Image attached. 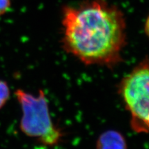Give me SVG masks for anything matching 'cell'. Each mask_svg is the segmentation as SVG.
Returning a JSON list of instances; mask_svg holds the SVG:
<instances>
[{
	"mask_svg": "<svg viewBox=\"0 0 149 149\" xmlns=\"http://www.w3.org/2000/svg\"><path fill=\"white\" fill-rule=\"evenodd\" d=\"M61 46L85 65L111 68L123 61L126 26L122 12L103 0L63 10Z\"/></svg>",
	"mask_w": 149,
	"mask_h": 149,
	"instance_id": "6da1fadb",
	"label": "cell"
},
{
	"mask_svg": "<svg viewBox=\"0 0 149 149\" xmlns=\"http://www.w3.org/2000/svg\"><path fill=\"white\" fill-rule=\"evenodd\" d=\"M118 94L130 115L136 133H149V57L139 62L122 78Z\"/></svg>",
	"mask_w": 149,
	"mask_h": 149,
	"instance_id": "7a4b0ae2",
	"label": "cell"
},
{
	"mask_svg": "<svg viewBox=\"0 0 149 149\" xmlns=\"http://www.w3.org/2000/svg\"><path fill=\"white\" fill-rule=\"evenodd\" d=\"M15 94L22 110V131L44 146H53L59 144L64 133L54 124L45 93L40 90L38 95L35 96L18 89Z\"/></svg>",
	"mask_w": 149,
	"mask_h": 149,
	"instance_id": "3957f363",
	"label": "cell"
},
{
	"mask_svg": "<svg viewBox=\"0 0 149 149\" xmlns=\"http://www.w3.org/2000/svg\"><path fill=\"white\" fill-rule=\"evenodd\" d=\"M96 149H128L126 138L120 132L108 130L99 136Z\"/></svg>",
	"mask_w": 149,
	"mask_h": 149,
	"instance_id": "277c9868",
	"label": "cell"
},
{
	"mask_svg": "<svg viewBox=\"0 0 149 149\" xmlns=\"http://www.w3.org/2000/svg\"><path fill=\"white\" fill-rule=\"evenodd\" d=\"M10 96L9 87L6 82L0 80V109L2 108Z\"/></svg>",
	"mask_w": 149,
	"mask_h": 149,
	"instance_id": "5b68a950",
	"label": "cell"
},
{
	"mask_svg": "<svg viewBox=\"0 0 149 149\" xmlns=\"http://www.w3.org/2000/svg\"><path fill=\"white\" fill-rule=\"evenodd\" d=\"M10 6V0H0V15L6 12Z\"/></svg>",
	"mask_w": 149,
	"mask_h": 149,
	"instance_id": "8992f818",
	"label": "cell"
},
{
	"mask_svg": "<svg viewBox=\"0 0 149 149\" xmlns=\"http://www.w3.org/2000/svg\"><path fill=\"white\" fill-rule=\"evenodd\" d=\"M144 31H145V33H146V35L149 38V16L147 17L146 22H145Z\"/></svg>",
	"mask_w": 149,
	"mask_h": 149,
	"instance_id": "52a82bcc",
	"label": "cell"
}]
</instances>
